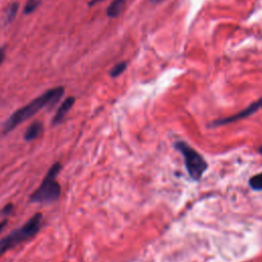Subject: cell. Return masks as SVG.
Returning a JSON list of instances; mask_svg holds the SVG:
<instances>
[{"instance_id": "1", "label": "cell", "mask_w": 262, "mask_h": 262, "mask_svg": "<svg viewBox=\"0 0 262 262\" xmlns=\"http://www.w3.org/2000/svg\"><path fill=\"white\" fill-rule=\"evenodd\" d=\"M64 94V88L62 86H56L46 90L44 93L40 94L29 103L19 107L15 112H13L3 123L1 134L5 135L11 132L14 128L20 125L23 122L29 120L33 116H35L39 111L44 107H52L54 106Z\"/></svg>"}, {"instance_id": "2", "label": "cell", "mask_w": 262, "mask_h": 262, "mask_svg": "<svg viewBox=\"0 0 262 262\" xmlns=\"http://www.w3.org/2000/svg\"><path fill=\"white\" fill-rule=\"evenodd\" d=\"M43 222L42 213L34 214L27 222H25L20 227L12 230L10 233L5 235L0 239V256L8 252L15 246L32 238L41 229Z\"/></svg>"}, {"instance_id": "3", "label": "cell", "mask_w": 262, "mask_h": 262, "mask_svg": "<svg viewBox=\"0 0 262 262\" xmlns=\"http://www.w3.org/2000/svg\"><path fill=\"white\" fill-rule=\"evenodd\" d=\"M61 170L60 163H54L45 174L39 187L31 194L30 201L33 203L49 204L56 202L61 194V186L56 181V177Z\"/></svg>"}, {"instance_id": "4", "label": "cell", "mask_w": 262, "mask_h": 262, "mask_svg": "<svg viewBox=\"0 0 262 262\" xmlns=\"http://www.w3.org/2000/svg\"><path fill=\"white\" fill-rule=\"evenodd\" d=\"M174 147L182 155L189 177L194 181L200 180L208 169V163L204 157L186 141H176L174 143Z\"/></svg>"}, {"instance_id": "5", "label": "cell", "mask_w": 262, "mask_h": 262, "mask_svg": "<svg viewBox=\"0 0 262 262\" xmlns=\"http://www.w3.org/2000/svg\"><path fill=\"white\" fill-rule=\"evenodd\" d=\"M260 108H262V97L259 98L258 100L254 101L250 105H248L246 108L242 110L241 112H238V113H236V114H234L232 116L215 120L211 125L213 127H217V126H222V125H225V124H229V123H232V122L245 119V118H247L249 116H252L253 114H255Z\"/></svg>"}, {"instance_id": "6", "label": "cell", "mask_w": 262, "mask_h": 262, "mask_svg": "<svg viewBox=\"0 0 262 262\" xmlns=\"http://www.w3.org/2000/svg\"><path fill=\"white\" fill-rule=\"evenodd\" d=\"M75 97L74 96H68L57 107L54 116L52 117L51 120V124L53 126L59 125L66 118V116L68 115V113L70 112V110L74 106L75 104Z\"/></svg>"}, {"instance_id": "7", "label": "cell", "mask_w": 262, "mask_h": 262, "mask_svg": "<svg viewBox=\"0 0 262 262\" xmlns=\"http://www.w3.org/2000/svg\"><path fill=\"white\" fill-rule=\"evenodd\" d=\"M43 133V124L39 121L32 122L26 129L24 133V139L26 141H33L40 137V135Z\"/></svg>"}, {"instance_id": "8", "label": "cell", "mask_w": 262, "mask_h": 262, "mask_svg": "<svg viewBox=\"0 0 262 262\" xmlns=\"http://www.w3.org/2000/svg\"><path fill=\"white\" fill-rule=\"evenodd\" d=\"M125 3L126 0H113L106 8V15L111 18L117 17L121 13Z\"/></svg>"}, {"instance_id": "9", "label": "cell", "mask_w": 262, "mask_h": 262, "mask_svg": "<svg viewBox=\"0 0 262 262\" xmlns=\"http://www.w3.org/2000/svg\"><path fill=\"white\" fill-rule=\"evenodd\" d=\"M19 8V3L18 2H12L8 7H7V11L5 13V23H10L12 21L18 11Z\"/></svg>"}, {"instance_id": "10", "label": "cell", "mask_w": 262, "mask_h": 262, "mask_svg": "<svg viewBox=\"0 0 262 262\" xmlns=\"http://www.w3.org/2000/svg\"><path fill=\"white\" fill-rule=\"evenodd\" d=\"M249 185L253 190L261 191L262 190V172L252 176L249 179Z\"/></svg>"}, {"instance_id": "11", "label": "cell", "mask_w": 262, "mask_h": 262, "mask_svg": "<svg viewBox=\"0 0 262 262\" xmlns=\"http://www.w3.org/2000/svg\"><path fill=\"white\" fill-rule=\"evenodd\" d=\"M42 0H27L24 9H23V13L26 15H29L31 13H33L41 4Z\"/></svg>"}, {"instance_id": "12", "label": "cell", "mask_w": 262, "mask_h": 262, "mask_svg": "<svg viewBox=\"0 0 262 262\" xmlns=\"http://www.w3.org/2000/svg\"><path fill=\"white\" fill-rule=\"evenodd\" d=\"M127 68V62L126 61H121L116 63L110 71V76L112 78H117L119 77Z\"/></svg>"}, {"instance_id": "13", "label": "cell", "mask_w": 262, "mask_h": 262, "mask_svg": "<svg viewBox=\"0 0 262 262\" xmlns=\"http://www.w3.org/2000/svg\"><path fill=\"white\" fill-rule=\"evenodd\" d=\"M12 211H13V205L10 204V203L6 204L2 208V210H1V215L2 216H8V215H10L12 213Z\"/></svg>"}, {"instance_id": "14", "label": "cell", "mask_w": 262, "mask_h": 262, "mask_svg": "<svg viewBox=\"0 0 262 262\" xmlns=\"http://www.w3.org/2000/svg\"><path fill=\"white\" fill-rule=\"evenodd\" d=\"M4 58H5V49L2 47L0 48V64L3 62Z\"/></svg>"}, {"instance_id": "15", "label": "cell", "mask_w": 262, "mask_h": 262, "mask_svg": "<svg viewBox=\"0 0 262 262\" xmlns=\"http://www.w3.org/2000/svg\"><path fill=\"white\" fill-rule=\"evenodd\" d=\"M102 1H104V0H90V1L88 2V6H89V7L94 6V5H96V4H98V3L102 2Z\"/></svg>"}, {"instance_id": "16", "label": "cell", "mask_w": 262, "mask_h": 262, "mask_svg": "<svg viewBox=\"0 0 262 262\" xmlns=\"http://www.w3.org/2000/svg\"><path fill=\"white\" fill-rule=\"evenodd\" d=\"M6 224H7V219H4V220L0 221V233L3 231V229L6 226Z\"/></svg>"}, {"instance_id": "17", "label": "cell", "mask_w": 262, "mask_h": 262, "mask_svg": "<svg viewBox=\"0 0 262 262\" xmlns=\"http://www.w3.org/2000/svg\"><path fill=\"white\" fill-rule=\"evenodd\" d=\"M258 152H259L260 155H262V145H261V146L258 148Z\"/></svg>"}, {"instance_id": "18", "label": "cell", "mask_w": 262, "mask_h": 262, "mask_svg": "<svg viewBox=\"0 0 262 262\" xmlns=\"http://www.w3.org/2000/svg\"><path fill=\"white\" fill-rule=\"evenodd\" d=\"M152 3H159V2H161V1H163V0H150Z\"/></svg>"}]
</instances>
